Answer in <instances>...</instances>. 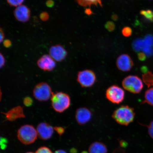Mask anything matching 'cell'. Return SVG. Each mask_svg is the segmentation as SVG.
Wrapping results in <instances>:
<instances>
[{
  "label": "cell",
  "instance_id": "6da1fadb",
  "mask_svg": "<svg viewBox=\"0 0 153 153\" xmlns=\"http://www.w3.org/2000/svg\"><path fill=\"white\" fill-rule=\"evenodd\" d=\"M135 113L134 108L128 106H122L114 111L112 117L120 125L128 126L134 119Z\"/></svg>",
  "mask_w": 153,
  "mask_h": 153
},
{
  "label": "cell",
  "instance_id": "7a4b0ae2",
  "mask_svg": "<svg viewBox=\"0 0 153 153\" xmlns=\"http://www.w3.org/2000/svg\"><path fill=\"white\" fill-rule=\"evenodd\" d=\"M51 100L53 110L58 113L64 112L69 108L71 105L70 96L62 92L53 93Z\"/></svg>",
  "mask_w": 153,
  "mask_h": 153
},
{
  "label": "cell",
  "instance_id": "3957f363",
  "mask_svg": "<svg viewBox=\"0 0 153 153\" xmlns=\"http://www.w3.org/2000/svg\"><path fill=\"white\" fill-rule=\"evenodd\" d=\"M19 140L25 145H30L35 142L37 139V131L33 126L28 124L22 126L18 131Z\"/></svg>",
  "mask_w": 153,
  "mask_h": 153
},
{
  "label": "cell",
  "instance_id": "277c9868",
  "mask_svg": "<svg viewBox=\"0 0 153 153\" xmlns=\"http://www.w3.org/2000/svg\"><path fill=\"white\" fill-rule=\"evenodd\" d=\"M122 85L126 91L133 94L140 93L143 86L142 80L138 76L134 75H130L124 78Z\"/></svg>",
  "mask_w": 153,
  "mask_h": 153
},
{
  "label": "cell",
  "instance_id": "5b68a950",
  "mask_svg": "<svg viewBox=\"0 0 153 153\" xmlns=\"http://www.w3.org/2000/svg\"><path fill=\"white\" fill-rule=\"evenodd\" d=\"M33 93V96L37 100L45 101L51 98L53 93L48 84L45 82H41L35 86Z\"/></svg>",
  "mask_w": 153,
  "mask_h": 153
},
{
  "label": "cell",
  "instance_id": "8992f818",
  "mask_svg": "<svg viewBox=\"0 0 153 153\" xmlns=\"http://www.w3.org/2000/svg\"><path fill=\"white\" fill-rule=\"evenodd\" d=\"M106 96L107 99L111 102L114 104H120L124 100L125 92L119 86L113 85L107 89Z\"/></svg>",
  "mask_w": 153,
  "mask_h": 153
},
{
  "label": "cell",
  "instance_id": "52a82bcc",
  "mask_svg": "<svg viewBox=\"0 0 153 153\" xmlns=\"http://www.w3.org/2000/svg\"><path fill=\"white\" fill-rule=\"evenodd\" d=\"M96 81L94 72L89 70H85L78 72L77 81L81 87L83 88L91 87Z\"/></svg>",
  "mask_w": 153,
  "mask_h": 153
},
{
  "label": "cell",
  "instance_id": "ba28073f",
  "mask_svg": "<svg viewBox=\"0 0 153 153\" xmlns=\"http://www.w3.org/2000/svg\"><path fill=\"white\" fill-rule=\"evenodd\" d=\"M40 68L45 71H52L56 66V62L50 55L45 54L41 56L37 62Z\"/></svg>",
  "mask_w": 153,
  "mask_h": 153
},
{
  "label": "cell",
  "instance_id": "9c48e42d",
  "mask_svg": "<svg viewBox=\"0 0 153 153\" xmlns=\"http://www.w3.org/2000/svg\"><path fill=\"white\" fill-rule=\"evenodd\" d=\"M132 60L128 55H120L116 61V65L118 69L123 72L129 71L133 66Z\"/></svg>",
  "mask_w": 153,
  "mask_h": 153
},
{
  "label": "cell",
  "instance_id": "30bf717a",
  "mask_svg": "<svg viewBox=\"0 0 153 153\" xmlns=\"http://www.w3.org/2000/svg\"><path fill=\"white\" fill-rule=\"evenodd\" d=\"M54 129L49 123L42 122L37 126V131L38 135L43 140H47L52 136Z\"/></svg>",
  "mask_w": 153,
  "mask_h": 153
},
{
  "label": "cell",
  "instance_id": "8fae6325",
  "mask_svg": "<svg viewBox=\"0 0 153 153\" xmlns=\"http://www.w3.org/2000/svg\"><path fill=\"white\" fill-rule=\"evenodd\" d=\"M49 55L55 61L61 62L64 60L68 55L65 49L62 45L53 46L49 49Z\"/></svg>",
  "mask_w": 153,
  "mask_h": 153
},
{
  "label": "cell",
  "instance_id": "7c38bea8",
  "mask_svg": "<svg viewBox=\"0 0 153 153\" xmlns=\"http://www.w3.org/2000/svg\"><path fill=\"white\" fill-rule=\"evenodd\" d=\"M14 14L17 20L21 22H25L29 20L30 11L26 6L21 5L15 9Z\"/></svg>",
  "mask_w": 153,
  "mask_h": 153
},
{
  "label": "cell",
  "instance_id": "4fadbf2b",
  "mask_svg": "<svg viewBox=\"0 0 153 153\" xmlns=\"http://www.w3.org/2000/svg\"><path fill=\"white\" fill-rule=\"evenodd\" d=\"M92 117L90 110L85 108H78L76 110L75 117L77 123L80 125H84L89 122Z\"/></svg>",
  "mask_w": 153,
  "mask_h": 153
},
{
  "label": "cell",
  "instance_id": "5bb4252c",
  "mask_svg": "<svg viewBox=\"0 0 153 153\" xmlns=\"http://www.w3.org/2000/svg\"><path fill=\"white\" fill-rule=\"evenodd\" d=\"M3 113L5 115L6 119L10 121H14L19 118L25 117L23 108L20 106L15 107L7 112Z\"/></svg>",
  "mask_w": 153,
  "mask_h": 153
},
{
  "label": "cell",
  "instance_id": "9a60e30c",
  "mask_svg": "<svg viewBox=\"0 0 153 153\" xmlns=\"http://www.w3.org/2000/svg\"><path fill=\"white\" fill-rule=\"evenodd\" d=\"M89 153H107L108 149L104 143L96 141L91 143L89 148Z\"/></svg>",
  "mask_w": 153,
  "mask_h": 153
},
{
  "label": "cell",
  "instance_id": "2e32d148",
  "mask_svg": "<svg viewBox=\"0 0 153 153\" xmlns=\"http://www.w3.org/2000/svg\"><path fill=\"white\" fill-rule=\"evenodd\" d=\"M102 0H76L80 6L83 7H90L92 5H99L102 7Z\"/></svg>",
  "mask_w": 153,
  "mask_h": 153
},
{
  "label": "cell",
  "instance_id": "e0dca14e",
  "mask_svg": "<svg viewBox=\"0 0 153 153\" xmlns=\"http://www.w3.org/2000/svg\"><path fill=\"white\" fill-rule=\"evenodd\" d=\"M143 81L148 87L153 86V74L147 72L143 75Z\"/></svg>",
  "mask_w": 153,
  "mask_h": 153
},
{
  "label": "cell",
  "instance_id": "ac0fdd59",
  "mask_svg": "<svg viewBox=\"0 0 153 153\" xmlns=\"http://www.w3.org/2000/svg\"><path fill=\"white\" fill-rule=\"evenodd\" d=\"M143 103L147 104L153 106V88L148 90L145 92V100Z\"/></svg>",
  "mask_w": 153,
  "mask_h": 153
},
{
  "label": "cell",
  "instance_id": "d6986e66",
  "mask_svg": "<svg viewBox=\"0 0 153 153\" xmlns=\"http://www.w3.org/2000/svg\"><path fill=\"white\" fill-rule=\"evenodd\" d=\"M133 49L137 52L143 50L144 44H143V39H137L134 41L132 44Z\"/></svg>",
  "mask_w": 153,
  "mask_h": 153
},
{
  "label": "cell",
  "instance_id": "ffe728a7",
  "mask_svg": "<svg viewBox=\"0 0 153 153\" xmlns=\"http://www.w3.org/2000/svg\"><path fill=\"white\" fill-rule=\"evenodd\" d=\"M141 15L149 22H153V11L150 10H142L140 12Z\"/></svg>",
  "mask_w": 153,
  "mask_h": 153
},
{
  "label": "cell",
  "instance_id": "44dd1931",
  "mask_svg": "<svg viewBox=\"0 0 153 153\" xmlns=\"http://www.w3.org/2000/svg\"><path fill=\"white\" fill-rule=\"evenodd\" d=\"M143 39L144 47H153V36L151 35H148L145 36Z\"/></svg>",
  "mask_w": 153,
  "mask_h": 153
},
{
  "label": "cell",
  "instance_id": "7402d4cb",
  "mask_svg": "<svg viewBox=\"0 0 153 153\" xmlns=\"http://www.w3.org/2000/svg\"><path fill=\"white\" fill-rule=\"evenodd\" d=\"M7 3L13 7H18L22 5L24 0H7Z\"/></svg>",
  "mask_w": 153,
  "mask_h": 153
},
{
  "label": "cell",
  "instance_id": "603a6c76",
  "mask_svg": "<svg viewBox=\"0 0 153 153\" xmlns=\"http://www.w3.org/2000/svg\"><path fill=\"white\" fill-rule=\"evenodd\" d=\"M132 33V30L129 27H125L122 30V34L125 37H129Z\"/></svg>",
  "mask_w": 153,
  "mask_h": 153
},
{
  "label": "cell",
  "instance_id": "cb8c5ba5",
  "mask_svg": "<svg viewBox=\"0 0 153 153\" xmlns=\"http://www.w3.org/2000/svg\"><path fill=\"white\" fill-rule=\"evenodd\" d=\"M143 51L146 56L151 57L153 55V47H144L143 49Z\"/></svg>",
  "mask_w": 153,
  "mask_h": 153
},
{
  "label": "cell",
  "instance_id": "d4e9b609",
  "mask_svg": "<svg viewBox=\"0 0 153 153\" xmlns=\"http://www.w3.org/2000/svg\"><path fill=\"white\" fill-rule=\"evenodd\" d=\"M105 27L108 31H113L115 28V25L113 22L109 21L105 25Z\"/></svg>",
  "mask_w": 153,
  "mask_h": 153
},
{
  "label": "cell",
  "instance_id": "484cf974",
  "mask_svg": "<svg viewBox=\"0 0 153 153\" xmlns=\"http://www.w3.org/2000/svg\"><path fill=\"white\" fill-rule=\"evenodd\" d=\"M24 104L27 107L31 106L33 104V100L30 97H25L23 100Z\"/></svg>",
  "mask_w": 153,
  "mask_h": 153
},
{
  "label": "cell",
  "instance_id": "4316f807",
  "mask_svg": "<svg viewBox=\"0 0 153 153\" xmlns=\"http://www.w3.org/2000/svg\"><path fill=\"white\" fill-rule=\"evenodd\" d=\"M35 153H53L51 150L47 147L43 146L38 149Z\"/></svg>",
  "mask_w": 153,
  "mask_h": 153
},
{
  "label": "cell",
  "instance_id": "83f0119b",
  "mask_svg": "<svg viewBox=\"0 0 153 153\" xmlns=\"http://www.w3.org/2000/svg\"><path fill=\"white\" fill-rule=\"evenodd\" d=\"M53 129L60 135H62L65 131L64 128L61 127H53Z\"/></svg>",
  "mask_w": 153,
  "mask_h": 153
},
{
  "label": "cell",
  "instance_id": "f1b7e54d",
  "mask_svg": "<svg viewBox=\"0 0 153 153\" xmlns=\"http://www.w3.org/2000/svg\"><path fill=\"white\" fill-rule=\"evenodd\" d=\"M148 131L150 137L153 139V121L148 126Z\"/></svg>",
  "mask_w": 153,
  "mask_h": 153
},
{
  "label": "cell",
  "instance_id": "f546056e",
  "mask_svg": "<svg viewBox=\"0 0 153 153\" xmlns=\"http://www.w3.org/2000/svg\"><path fill=\"white\" fill-rule=\"evenodd\" d=\"M7 139L4 137H1V148L2 149L4 150L7 146Z\"/></svg>",
  "mask_w": 153,
  "mask_h": 153
},
{
  "label": "cell",
  "instance_id": "4dcf8cb0",
  "mask_svg": "<svg viewBox=\"0 0 153 153\" xmlns=\"http://www.w3.org/2000/svg\"><path fill=\"white\" fill-rule=\"evenodd\" d=\"M40 18L42 20L45 21L49 18V15L46 12H43L40 15Z\"/></svg>",
  "mask_w": 153,
  "mask_h": 153
},
{
  "label": "cell",
  "instance_id": "1f68e13d",
  "mask_svg": "<svg viewBox=\"0 0 153 153\" xmlns=\"http://www.w3.org/2000/svg\"><path fill=\"white\" fill-rule=\"evenodd\" d=\"M138 57L140 60L143 61L146 60V55L143 52H140L138 54Z\"/></svg>",
  "mask_w": 153,
  "mask_h": 153
},
{
  "label": "cell",
  "instance_id": "d6a6232c",
  "mask_svg": "<svg viewBox=\"0 0 153 153\" xmlns=\"http://www.w3.org/2000/svg\"><path fill=\"white\" fill-rule=\"evenodd\" d=\"M5 59L3 55L1 53V64H0V66L1 68H3L5 66Z\"/></svg>",
  "mask_w": 153,
  "mask_h": 153
},
{
  "label": "cell",
  "instance_id": "836d02e7",
  "mask_svg": "<svg viewBox=\"0 0 153 153\" xmlns=\"http://www.w3.org/2000/svg\"><path fill=\"white\" fill-rule=\"evenodd\" d=\"M3 44L4 46L6 48H9L10 47L11 45V42L8 39L5 40V41L4 42Z\"/></svg>",
  "mask_w": 153,
  "mask_h": 153
},
{
  "label": "cell",
  "instance_id": "e575fe53",
  "mask_svg": "<svg viewBox=\"0 0 153 153\" xmlns=\"http://www.w3.org/2000/svg\"><path fill=\"white\" fill-rule=\"evenodd\" d=\"M46 5L48 7H52L54 5V2L52 0H48L47 1Z\"/></svg>",
  "mask_w": 153,
  "mask_h": 153
},
{
  "label": "cell",
  "instance_id": "d590c367",
  "mask_svg": "<svg viewBox=\"0 0 153 153\" xmlns=\"http://www.w3.org/2000/svg\"><path fill=\"white\" fill-rule=\"evenodd\" d=\"M1 38H0V42H1V43L2 42H3L4 39V33L3 30L1 28Z\"/></svg>",
  "mask_w": 153,
  "mask_h": 153
},
{
  "label": "cell",
  "instance_id": "8d00e7d4",
  "mask_svg": "<svg viewBox=\"0 0 153 153\" xmlns=\"http://www.w3.org/2000/svg\"><path fill=\"white\" fill-rule=\"evenodd\" d=\"M120 146L123 148H125L127 146V143L125 142V141L123 140H121L120 141Z\"/></svg>",
  "mask_w": 153,
  "mask_h": 153
},
{
  "label": "cell",
  "instance_id": "74e56055",
  "mask_svg": "<svg viewBox=\"0 0 153 153\" xmlns=\"http://www.w3.org/2000/svg\"><path fill=\"white\" fill-rule=\"evenodd\" d=\"M113 153H125V152L121 149H117L114 150Z\"/></svg>",
  "mask_w": 153,
  "mask_h": 153
},
{
  "label": "cell",
  "instance_id": "f35d334b",
  "mask_svg": "<svg viewBox=\"0 0 153 153\" xmlns=\"http://www.w3.org/2000/svg\"><path fill=\"white\" fill-rule=\"evenodd\" d=\"M55 153H67L65 151L62 150H58L55 152Z\"/></svg>",
  "mask_w": 153,
  "mask_h": 153
},
{
  "label": "cell",
  "instance_id": "ab89813d",
  "mask_svg": "<svg viewBox=\"0 0 153 153\" xmlns=\"http://www.w3.org/2000/svg\"><path fill=\"white\" fill-rule=\"evenodd\" d=\"M85 12L87 14L89 15L91 14V11L90 9H87L86 10Z\"/></svg>",
  "mask_w": 153,
  "mask_h": 153
},
{
  "label": "cell",
  "instance_id": "60d3db41",
  "mask_svg": "<svg viewBox=\"0 0 153 153\" xmlns=\"http://www.w3.org/2000/svg\"><path fill=\"white\" fill-rule=\"evenodd\" d=\"M112 19L114 20H116L118 19V16L116 15H113L112 16Z\"/></svg>",
  "mask_w": 153,
  "mask_h": 153
},
{
  "label": "cell",
  "instance_id": "b9f144b4",
  "mask_svg": "<svg viewBox=\"0 0 153 153\" xmlns=\"http://www.w3.org/2000/svg\"><path fill=\"white\" fill-rule=\"evenodd\" d=\"M82 153H88L87 152H82Z\"/></svg>",
  "mask_w": 153,
  "mask_h": 153
},
{
  "label": "cell",
  "instance_id": "7bdbcfd3",
  "mask_svg": "<svg viewBox=\"0 0 153 153\" xmlns=\"http://www.w3.org/2000/svg\"><path fill=\"white\" fill-rule=\"evenodd\" d=\"M26 153H33L32 152H27Z\"/></svg>",
  "mask_w": 153,
  "mask_h": 153
}]
</instances>
